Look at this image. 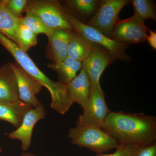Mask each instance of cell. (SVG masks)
Here are the masks:
<instances>
[{
	"label": "cell",
	"instance_id": "obj_26",
	"mask_svg": "<svg viewBox=\"0 0 156 156\" xmlns=\"http://www.w3.org/2000/svg\"><path fill=\"white\" fill-rule=\"evenodd\" d=\"M149 32V35L147 37V41L150 45L154 49H156V33L155 31L151 30L147 28Z\"/></svg>",
	"mask_w": 156,
	"mask_h": 156
},
{
	"label": "cell",
	"instance_id": "obj_10",
	"mask_svg": "<svg viewBox=\"0 0 156 156\" xmlns=\"http://www.w3.org/2000/svg\"><path fill=\"white\" fill-rule=\"evenodd\" d=\"M17 80L19 100L34 108L41 105L36 97L42 86L29 75L17 63H10Z\"/></svg>",
	"mask_w": 156,
	"mask_h": 156
},
{
	"label": "cell",
	"instance_id": "obj_1",
	"mask_svg": "<svg viewBox=\"0 0 156 156\" xmlns=\"http://www.w3.org/2000/svg\"><path fill=\"white\" fill-rule=\"evenodd\" d=\"M101 129L119 144L143 146L156 142V118L142 113L111 111Z\"/></svg>",
	"mask_w": 156,
	"mask_h": 156
},
{
	"label": "cell",
	"instance_id": "obj_11",
	"mask_svg": "<svg viewBox=\"0 0 156 156\" xmlns=\"http://www.w3.org/2000/svg\"><path fill=\"white\" fill-rule=\"evenodd\" d=\"M46 114L44 107L42 104L31 108L24 115L20 126L9 134V138L20 140L22 151H26L30 147L35 125L39 121L45 118Z\"/></svg>",
	"mask_w": 156,
	"mask_h": 156
},
{
	"label": "cell",
	"instance_id": "obj_16",
	"mask_svg": "<svg viewBox=\"0 0 156 156\" xmlns=\"http://www.w3.org/2000/svg\"><path fill=\"white\" fill-rule=\"evenodd\" d=\"M93 48V43L73 31L69 45L68 57L82 62L90 54Z\"/></svg>",
	"mask_w": 156,
	"mask_h": 156
},
{
	"label": "cell",
	"instance_id": "obj_12",
	"mask_svg": "<svg viewBox=\"0 0 156 156\" xmlns=\"http://www.w3.org/2000/svg\"><path fill=\"white\" fill-rule=\"evenodd\" d=\"M70 98L85 108L90 97L92 83L87 72L82 68L80 73L66 84Z\"/></svg>",
	"mask_w": 156,
	"mask_h": 156
},
{
	"label": "cell",
	"instance_id": "obj_2",
	"mask_svg": "<svg viewBox=\"0 0 156 156\" xmlns=\"http://www.w3.org/2000/svg\"><path fill=\"white\" fill-rule=\"evenodd\" d=\"M0 44L11 53L17 64L29 75L49 90L52 98L51 108L60 114L66 113L73 104L70 98L66 85L50 80L39 69L27 53L1 33Z\"/></svg>",
	"mask_w": 156,
	"mask_h": 156
},
{
	"label": "cell",
	"instance_id": "obj_27",
	"mask_svg": "<svg viewBox=\"0 0 156 156\" xmlns=\"http://www.w3.org/2000/svg\"><path fill=\"white\" fill-rule=\"evenodd\" d=\"M21 156H36L34 154H33L30 153H27L24 152L23 153L21 154Z\"/></svg>",
	"mask_w": 156,
	"mask_h": 156
},
{
	"label": "cell",
	"instance_id": "obj_5",
	"mask_svg": "<svg viewBox=\"0 0 156 156\" xmlns=\"http://www.w3.org/2000/svg\"><path fill=\"white\" fill-rule=\"evenodd\" d=\"M67 17L75 30L93 44L105 48L115 59L130 62L131 58L126 53L129 45L114 41L106 36L97 29L81 22L67 13Z\"/></svg>",
	"mask_w": 156,
	"mask_h": 156
},
{
	"label": "cell",
	"instance_id": "obj_24",
	"mask_svg": "<svg viewBox=\"0 0 156 156\" xmlns=\"http://www.w3.org/2000/svg\"><path fill=\"white\" fill-rule=\"evenodd\" d=\"M142 146L135 145L119 144L116 150L111 154H99L96 156H136Z\"/></svg>",
	"mask_w": 156,
	"mask_h": 156
},
{
	"label": "cell",
	"instance_id": "obj_21",
	"mask_svg": "<svg viewBox=\"0 0 156 156\" xmlns=\"http://www.w3.org/2000/svg\"><path fill=\"white\" fill-rule=\"evenodd\" d=\"M21 24L28 27L36 35L44 34L48 37L54 30L48 27L36 15L30 12H27L25 17L21 18Z\"/></svg>",
	"mask_w": 156,
	"mask_h": 156
},
{
	"label": "cell",
	"instance_id": "obj_14",
	"mask_svg": "<svg viewBox=\"0 0 156 156\" xmlns=\"http://www.w3.org/2000/svg\"><path fill=\"white\" fill-rule=\"evenodd\" d=\"M32 108L20 100L0 101V120L9 122L17 129L21 125L26 113Z\"/></svg>",
	"mask_w": 156,
	"mask_h": 156
},
{
	"label": "cell",
	"instance_id": "obj_20",
	"mask_svg": "<svg viewBox=\"0 0 156 156\" xmlns=\"http://www.w3.org/2000/svg\"><path fill=\"white\" fill-rule=\"evenodd\" d=\"M16 44L26 53L37 43V35L25 26L20 24L16 32Z\"/></svg>",
	"mask_w": 156,
	"mask_h": 156
},
{
	"label": "cell",
	"instance_id": "obj_9",
	"mask_svg": "<svg viewBox=\"0 0 156 156\" xmlns=\"http://www.w3.org/2000/svg\"><path fill=\"white\" fill-rule=\"evenodd\" d=\"M93 50L86 59L82 62L83 68L88 73L92 87L100 84V78L104 71L115 59L105 48L93 44Z\"/></svg>",
	"mask_w": 156,
	"mask_h": 156
},
{
	"label": "cell",
	"instance_id": "obj_28",
	"mask_svg": "<svg viewBox=\"0 0 156 156\" xmlns=\"http://www.w3.org/2000/svg\"><path fill=\"white\" fill-rule=\"evenodd\" d=\"M4 0H0V5H4Z\"/></svg>",
	"mask_w": 156,
	"mask_h": 156
},
{
	"label": "cell",
	"instance_id": "obj_23",
	"mask_svg": "<svg viewBox=\"0 0 156 156\" xmlns=\"http://www.w3.org/2000/svg\"><path fill=\"white\" fill-rule=\"evenodd\" d=\"M28 2L27 0H4L3 6L15 17L22 18Z\"/></svg>",
	"mask_w": 156,
	"mask_h": 156
},
{
	"label": "cell",
	"instance_id": "obj_18",
	"mask_svg": "<svg viewBox=\"0 0 156 156\" xmlns=\"http://www.w3.org/2000/svg\"><path fill=\"white\" fill-rule=\"evenodd\" d=\"M21 18L15 17L4 6L0 5V33L16 44V32Z\"/></svg>",
	"mask_w": 156,
	"mask_h": 156
},
{
	"label": "cell",
	"instance_id": "obj_29",
	"mask_svg": "<svg viewBox=\"0 0 156 156\" xmlns=\"http://www.w3.org/2000/svg\"><path fill=\"white\" fill-rule=\"evenodd\" d=\"M2 148H1V147H0V153H1V152H2Z\"/></svg>",
	"mask_w": 156,
	"mask_h": 156
},
{
	"label": "cell",
	"instance_id": "obj_13",
	"mask_svg": "<svg viewBox=\"0 0 156 156\" xmlns=\"http://www.w3.org/2000/svg\"><path fill=\"white\" fill-rule=\"evenodd\" d=\"M19 100L16 76L9 62L0 67V101Z\"/></svg>",
	"mask_w": 156,
	"mask_h": 156
},
{
	"label": "cell",
	"instance_id": "obj_22",
	"mask_svg": "<svg viewBox=\"0 0 156 156\" xmlns=\"http://www.w3.org/2000/svg\"><path fill=\"white\" fill-rule=\"evenodd\" d=\"M68 2L80 14L88 17L96 13L100 3L97 0H72Z\"/></svg>",
	"mask_w": 156,
	"mask_h": 156
},
{
	"label": "cell",
	"instance_id": "obj_17",
	"mask_svg": "<svg viewBox=\"0 0 156 156\" xmlns=\"http://www.w3.org/2000/svg\"><path fill=\"white\" fill-rule=\"evenodd\" d=\"M48 66L57 73L58 82L64 84L76 76L78 71L83 68L82 62L68 57L57 63L48 64Z\"/></svg>",
	"mask_w": 156,
	"mask_h": 156
},
{
	"label": "cell",
	"instance_id": "obj_6",
	"mask_svg": "<svg viewBox=\"0 0 156 156\" xmlns=\"http://www.w3.org/2000/svg\"><path fill=\"white\" fill-rule=\"evenodd\" d=\"M79 115L76 126H92L101 128L111 111L108 107L104 93L100 84L91 88V94L87 105Z\"/></svg>",
	"mask_w": 156,
	"mask_h": 156
},
{
	"label": "cell",
	"instance_id": "obj_3",
	"mask_svg": "<svg viewBox=\"0 0 156 156\" xmlns=\"http://www.w3.org/2000/svg\"><path fill=\"white\" fill-rule=\"evenodd\" d=\"M69 138L71 143L87 148L97 154L117 148L119 144L101 128L92 126H76L70 128Z\"/></svg>",
	"mask_w": 156,
	"mask_h": 156
},
{
	"label": "cell",
	"instance_id": "obj_8",
	"mask_svg": "<svg viewBox=\"0 0 156 156\" xmlns=\"http://www.w3.org/2000/svg\"><path fill=\"white\" fill-rule=\"evenodd\" d=\"M147 28L144 21L133 16L128 19H119L115 25L112 39L128 45L140 44L147 41Z\"/></svg>",
	"mask_w": 156,
	"mask_h": 156
},
{
	"label": "cell",
	"instance_id": "obj_19",
	"mask_svg": "<svg viewBox=\"0 0 156 156\" xmlns=\"http://www.w3.org/2000/svg\"><path fill=\"white\" fill-rule=\"evenodd\" d=\"M134 9L133 16L144 21L145 20H156L155 11L153 1L150 0H133L130 1Z\"/></svg>",
	"mask_w": 156,
	"mask_h": 156
},
{
	"label": "cell",
	"instance_id": "obj_4",
	"mask_svg": "<svg viewBox=\"0 0 156 156\" xmlns=\"http://www.w3.org/2000/svg\"><path fill=\"white\" fill-rule=\"evenodd\" d=\"M24 12L33 13L53 29L74 31L67 13L57 1H28Z\"/></svg>",
	"mask_w": 156,
	"mask_h": 156
},
{
	"label": "cell",
	"instance_id": "obj_25",
	"mask_svg": "<svg viewBox=\"0 0 156 156\" xmlns=\"http://www.w3.org/2000/svg\"><path fill=\"white\" fill-rule=\"evenodd\" d=\"M136 156H156V141L141 147Z\"/></svg>",
	"mask_w": 156,
	"mask_h": 156
},
{
	"label": "cell",
	"instance_id": "obj_7",
	"mask_svg": "<svg viewBox=\"0 0 156 156\" xmlns=\"http://www.w3.org/2000/svg\"><path fill=\"white\" fill-rule=\"evenodd\" d=\"M128 0H102L95 15L87 25L97 29L112 39L113 31L122 9L130 3Z\"/></svg>",
	"mask_w": 156,
	"mask_h": 156
},
{
	"label": "cell",
	"instance_id": "obj_15",
	"mask_svg": "<svg viewBox=\"0 0 156 156\" xmlns=\"http://www.w3.org/2000/svg\"><path fill=\"white\" fill-rule=\"evenodd\" d=\"M73 31L54 29L48 37L53 63L59 62L68 57V49Z\"/></svg>",
	"mask_w": 156,
	"mask_h": 156
}]
</instances>
